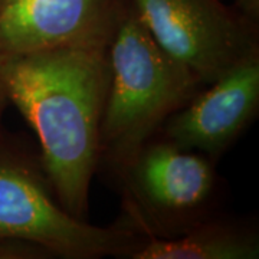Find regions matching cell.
I'll list each match as a JSON object with an SVG mask.
<instances>
[{"label":"cell","instance_id":"11","mask_svg":"<svg viewBox=\"0 0 259 259\" xmlns=\"http://www.w3.org/2000/svg\"><path fill=\"white\" fill-rule=\"evenodd\" d=\"M9 105V101H8V95H6V90H5V85L2 82V78H0V140L5 134V130H3V115H5V111Z\"/></svg>","mask_w":259,"mask_h":259},{"label":"cell","instance_id":"2","mask_svg":"<svg viewBox=\"0 0 259 259\" xmlns=\"http://www.w3.org/2000/svg\"><path fill=\"white\" fill-rule=\"evenodd\" d=\"M107 54L98 170L114 179L204 83L158 45L130 0L120 2Z\"/></svg>","mask_w":259,"mask_h":259},{"label":"cell","instance_id":"8","mask_svg":"<svg viewBox=\"0 0 259 259\" xmlns=\"http://www.w3.org/2000/svg\"><path fill=\"white\" fill-rule=\"evenodd\" d=\"M259 229L253 219L214 214L170 239L146 238L133 259H256Z\"/></svg>","mask_w":259,"mask_h":259},{"label":"cell","instance_id":"4","mask_svg":"<svg viewBox=\"0 0 259 259\" xmlns=\"http://www.w3.org/2000/svg\"><path fill=\"white\" fill-rule=\"evenodd\" d=\"M118 221L146 238L170 239L222 212L225 185L216 161L157 134L112 179Z\"/></svg>","mask_w":259,"mask_h":259},{"label":"cell","instance_id":"9","mask_svg":"<svg viewBox=\"0 0 259 259\" xmlns=\"http://www.w3.org/2000/svg\"><path fill=\"white\" fill-rule=\"evenodd\" d=\"M55 255L36 242L0 236V259H54Z\"/></svg>","mask_w":259,"mask_h":259},{"label":"cell","instance_id":"6","mask_svg":"<svg viewBox=\"0 0 259 259\" xmlns=\"http://www.w3.org/2000/svg\"><path fill=\"white\" fill-rule=\"evenodd\" d=\"M258 112L259 54H255L206 83L167 118L158 134L218 163Z\"/></svg>","mask_w":259,"mask_h":259},{"label":"cell","instance_id":"3","mask_svg":"<svg viewBox=\"0 0 259 259\" xmlns=\"http://www.w3.org/2000/svg\"><path fill=\"white\" fill-rule=\"evenodd\" d=\"M0 236L36 242L62 259H133L146 241L118 221L102 228L65 210L39 151L6 131L0 140Z\"/></svg>","mask_w":259,"mask_h":259},{"label":"cell","instance_id":"1","mask_svg":"<svg viewBox=\"0 0 259 259\" xmlns=\"http://www.w3.org/2000/svg\"><path fill=\"white\" fill-rule=\"evenodd\" d=\"M0 78L9 104L36 133L56 199L72 216L87 219L110 82L107 47H64L3 58Z\"/></svg>","mask_w":259,"mask_h":259},{"label":"cell","instance_id":"7","mask_svg":"<svg viewBox=\"0 0 259 259\" xmlns=\"http://www.w3.org/2000/svg\"><path fill=\"white\" fill-rule=\"evenodd\" d=\"M121 0H0V59L107 47Z\"/></svg>","mask_w":259,"mask_h":259},{"label":"cell","instance_id":"5","mask_svg":"<svg viewBox=\"0 0 259 259\" xmlns=\"http://www.w3.org/2000/svg\"><path fill=\"white\" fill-rule=\"evenodd\" d=\"M157 44L206 85L259 54V23L223 0H130Z\"/></svg>","mask_w":259,"mask_h":259},{"label":"cell","instance_id":"10","mask_svg":"<svg viewBox=\"0 0 259 259\" xmlns=\"http://www.w3.org/2000/svg\"><path fill=\"white\" fill-rule=\"evenodd\" d=\"M232 5L246 18L259 23V0H233Z\"/></svg>","mask_w":259,"mask_h":259}]
</instances>
